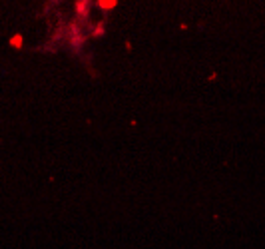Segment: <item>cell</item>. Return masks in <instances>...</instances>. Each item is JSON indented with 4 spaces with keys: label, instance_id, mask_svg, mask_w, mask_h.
<instances>
[{
    "label": "cell",
    "instance_id": "1",
    "mask_svg": "<svg viewBox=\"0 0 265 249\" xmlns=\"http://www.w3.org/2000/svg\"><path fill=\"white\" fill-rule=\"evenodd\" d=\"M10 44H12V46H20V44H22V36H12Z\"/></svg>",
    "mask_w": 265,
    "mask_h": 249
}]
</instances>
